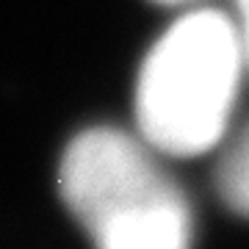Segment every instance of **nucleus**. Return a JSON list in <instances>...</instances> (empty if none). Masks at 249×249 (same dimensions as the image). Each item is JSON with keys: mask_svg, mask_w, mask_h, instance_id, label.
Here are the masks:
<instances>
[{"mask_svg": "<svg viewBox=\"0 0 249 249\" xmlns=\"http://www.w3.org/2000/svg\"><path fill=\"white\" fill-rule=\"evenodd\" d=\"M155 3H166V6H175V3H186V0H155Z\"/></svg>", "mask_w": 249, "mask_h": 249, "instance_id": "5", "label": "nucleus"}, {"mask_svg": "<svg viewBox=\"0 0 249 249\" xmlns=\"http://www.w3.org/2000/svg\"><path fill=\"white\" fill-rule=\"evenodd\" d=\"M235 6H238V36H241L247 67H249V0H235Z\"/></svg>", "mask_w": 249, "mask_h": 249, "instance_id": "4", "label": "nucleus"}, {"mask_svg": "<svg viewBox=\"0 0 249 249\" xmlns=\"http://www.w3.org/2000/svg\"><path fill=\"white\" fill-rule=\"evenodd\" d=\"M216 188L235 213L249 216V124L219 160Z\"/></svg>", "mask_w": 249, "mask_h": 249, "instance_id": "3", "label": "nucleus"}, {"mask_svg": "<svg viewBox=\"0 0 249 249\" xmlns=\"http://www.w3.org/2000/svg\"><path fill=\"white\" fill-rule=\"evenodd\" d=\"M58 186L94 249H191L188 199L144 139L83 130L64 152Z\"/></svg>", "mask_w": 249, "mask_h": 249, "instance_id": "2", "label": "nucleus"}, {"mask_svg": "<svg viewBox=\"0 0 249 249\" xmlns=\"http://www.w3.org/2000/svg\"><path fill=\"white\" fill-rule=\"evenodd\" d=\"M247 55L238 25L219 11H191L147 53L136 83L139 133L152 150L194 158L222 142Z\"/></svg>", "mask_w": 249, "mask_h": 249, "instance_id": "1", "label": "nucleus"}]
</instances>
